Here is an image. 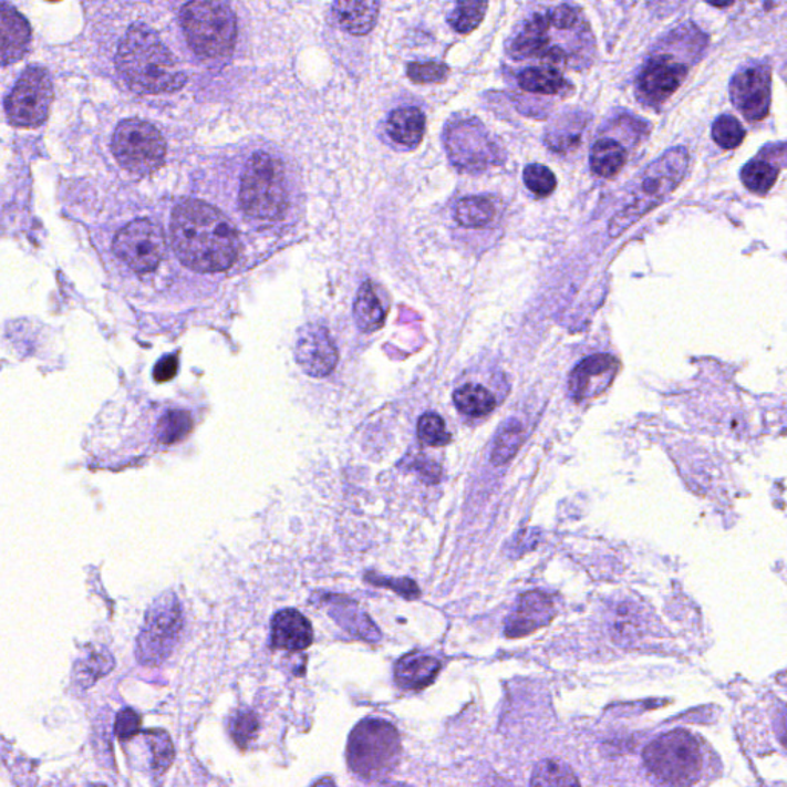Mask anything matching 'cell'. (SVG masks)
Returning a JSON list of instances; mask_svg holds the SVG:
<instances>
[{
  "mask_svg": "<svg viewBox=\"0 0 787 787\" xmlns=\"http://www.w3.org/2000/svg\"><path fill=\"white\" fill-rule=\"evenodd\" d=\"M591 54L594 50L587 19L580 8L559 6L532 14L514 35L508 53L516 61L540 59L556 65L579 69L588 59L569 46Z\"/></svg>",
  "mask_w": 787,
  "mask_h": 787,
  "instance_id": "obj_2",
  "label": "cell"
},
{
  "mask_svg": "<svg viewBox=\"0 0 787 787\" xmlns=\"http://www.w3.org/2000/svg\"><path fill=\"white\" fill-rule=\"evenodd\" d=\"M619 362L611 354H596L581 360L572 371L569 387L576 401H587L604 393L614 382Z\"/></svg>",
  "mask_w": 787,
  "mask_h": 787,
  "instance_id": "obj_17",
  "label": "cell"
},
{
  "mask_svg": "<svg viewBox=\"0 0 787 787\" xmlns=\"http://www.w3.org/2000/svg\"><path fill=\"white\" fill-rule=\"evenodd\" d=\"M334 14L343 30L362 35L373 30L374 23L377 21L379 3L371 2V0L367 2L340 0L334 3Z\"/></svg>",
  "mask_w": 787,
  "mask_h": 787,
  "instance_id": "obj_25",
  "label": "cell"
},
{
  "mask_svg": "<svg viewBox=\"0 0 787 787\" xmlns=\"http://www.w3.org/2000/svg\"><path fill=\"white\" fill-rule=\"evenodd\" d=\"M296 359L311 377H325L338 365L339 353L325 328L307 325L299 332Z\"/></svg>",
  "mask_w": 787,
  "mask_h": 787,
  "instance_id": "obj_16",
  "label": "cell"
},
{
  "mask_svg": "<svg viewBox=\"0 0 787 787\" xmlns=\"http://www.w3.org/2000/svg\"><path fill=\"white\" fill-rule=\"evenodd\" d=\"M553 617H556V604L551 596L540 591L528 592L521 597L517 608L506 620L505 634L509 639L532 634L537 629L551 623Z\"/></svg>",
  "mask_w": 787,
  "mask_h": 787,
  "instance_id": "obj_18",
  "label": "cell"
},
{
  "mask_svg": "<svg viewBox=\"0 0 787 787\" xmlns=\"http://www.w3.org/2000/svg\"><path fill=\"white\" fill-rule=\"evenodd\" d=\"M354 318L360 330L366 332L379 330L385 323V310L370 282L360 287L354 304Z\"/></svg>",
  "mask_w": 787,
  "mask_h": 787,
  "instance_id": "obj_27",
  "label": "cell"
},
{
  "mask_svg": "<svg viewBox=\"0 0 787 787\" xmlns=\"http://www.w3.org/2000/svg\"><path fill=\"white\" fill-rule=\"evenodd\" d=\"M425 114L415 106H403L391 113L387 118V133L391 138L406 148L421 145L425 134Z\"/></svg>",
  "mask_w": 787,
  "mask_h": 787,
  "instance_id": "obj_22",
  "label": "cell"
},
{
  "mask_svg": "<svg viewBox=\"0 0 787 787\" xmlns=\"http://www.w3.org/2000/svg\"><path fill=\"white\" fill-rule=\"evenodd\" d=\"M531 787H581L573 770L560 760H543L534 769Z\"/></svg>",
  "mask_w": 787,
  "mask_h": 787,
  "instance_id": "obj_31",
  "label": "cell"
},
{
  "mask_svg": "<svg viewBox=\"0 0 787 787\" xmlns=\"http://www.w3.org/2000/svg\"><path fill=\"white\" fill-rule=\"evenodd\" d=\"M93 787H106V786H93Z\"/></svg>",
  "mask_w": 787,
  "mask_h": 787,
  "instance_id": "obj_47",
  "label": "cell"
},
{
  "mask_svg": "<svg viewBox=\"0 0 787 787\" xmlns=\"http://www.w3.org/2000/svg\"><path fill=\"white\" fill-rule=\"evenodd\" d=\"M312 640L311 623L294 609H284L272 619L271 642L277 650L304 651L311 646Z\"/></svg>",
  "mask_w": 787,
  "mask_h": 787,
  "instance_id": "obj_20",
  "label": "cell"
},
{
  "mask_svg": "<svg viewBox=\"0 0 787 787\" xmlns=\"http://www.w3.org/2000/svg\"><path fill=\"white\" fill-rule=\"evenodd\" d=\"M165 249L164 231L148 219L132 221L114 239V252L136 272L156 270L164 259Z\"/></svg>",
  "mask_w": 787,
  "mask_h": 787,
  "instance_id": "obj_14",
  "label": "cell"
},
{
  "mask_svg": "<svg viewBox=\"0 0 787 787\" xmlns=\"http://www.w3.org/2000/svg\"><path fill=\"white\" fill-rule=\"evenodd\" d=\"M454 403L460 413L470 415V417H484V415L493 413L496 407L494 395L486 387L473 385V383L458 387L454 393Z\"/></svg>",
  "mask_w": 787,
  "mask_h": 787,
  "instance_id": "obj_30",
  "label": "cell"
},
{
  "mask_svg": "<svg viewBox=\"0 0 787 787\" xmlns=\"http://www.w3.org/2000/svg\"><path fill=\"white\" fill-rule=\"evenodd\" d=\"M442 664L437 659L423 654L403 656L395 664V683L406 691H422L437 679Z\"/></svg>",
  "mask_w": 787,
  "mask_h": 787,
  "instance_id": "obj_21",
  "label": "cell"
},
{
  "mask_svg": "<svg viewBox=\"0 0 787 787\" xmlns=\"http://www.w3.org/2000/svg\"><path fill=\"white\" fill-rule=\"evenodd\" d=\"M517 81L526 93L541 94V96L565 94L572 86L559 70L549 65L525 69L518 73Z\"/></svg>",
  "mask_w": 787,
  "mask_h": 787,
  "instance_id": "obj_23",
  "label": "cell"
},
{
  "mask_svg": "<svg viewBox=\"0 0 787 787\" xmlns=\"http://www.w3.org/2000/svg\"><path fill=\"white\" fill-rule=\"evenodd\" d=\"M30 45V23L14 7L0 3V65L21 61Z\"/></svg>",
  "mask_w": 787,
  "mask_h": 787,
  "instance_id": "obj_19",
  "label": "cell"
},
{
  "mask_svg": "<svg viewBox=\"0 0 787 787\" xmlns=\"http://www.w3.org/2000/svg\"><path fill=\"white\" fill-rule=\"evenodd\" d=\"M644 763L660 781L674 787H687L702 774V749L686 731H672L654 739L644 749Z\"/></svg>",
  "mask_w": 787,
  "mask_h": 787,
  "instance_id": "obj_9",
  "label": "cell"
},
{
  "mask_svg": "<svg viewBox=\"0 0 787 787\" xmlns=\"http://www.w3.org/2000/svg\"><path fill=\"white\" fill-rule=\"evenodd\" d=\"M114 667L113 655L106 650L91 651L76 664V680L83 687L93 686L99 679L105 677Z\"/></svg>",
  "mask_w": 787,
  "mask_h": 787,
  "instance_id": "obj_33",
  "label": "cell"
},
{
  "mask_svg": "<svg viewBox=\"0 0 787 787\" xmlns=\"http://www.w3.org/2000/svg\"><path fill=\"white\" fill-rule=\"evenodd\" d=\"M116 63L125 81L141 94L174 93L187 82L172 51L156 31L142 23L130 28L118 45Z\"/></svg>",
  "mask_w": 787,
  "mask_h": 787,
  "instance_id": "obj_3",
  "label": "cell"
},
{
  "mask_svg": "<svg viewBox=\"0 0 787 787\" xmlns=\"http://www.w3.org/2000/svg\"><path fill=\"white\" fill-rule=\"evenodd\" d=\"M524 429L518 421H509L505 423L504 428L498 433L496 445L493 451V462L496 465H505L516 456L518 448L524 443Z\"/></svg>",
  "mask_w": 787,
  "mask_h": 787,
  "instance_id": "obj_35",
  "label": "cell"
},
{
  "mask_svg": "<svg viewBox=\"0 0 787 787\" xmlns=\"http://www.w3.org/2000/svg\"><path fill=\"white\" fill-rule=\"evenodd\" d=\"M584 125H587V118H581L580 113L563 116L546 132V144L551 146L552 152H568L580 144Z\"/></svg>",
  "mask_w": 787,
  "mask_h": 787,
  "instance_id": "obj_28",
  "label": "cell"
},
{
  "mask_svg": "<svg viewBox=\"0 0 787 787\" xmlns=\"http://www.w3.org/2000/svg\"><path fill=\"white\" fill-rule=\"evenodd\" d=\"M731 101L749 122L767 117L773 102V71L766 63L739 70L731 81Z\"/></svg>",
  "mask_w": 787,
  "mask_h": 787,
  "instance_id": "obj_15",
  "label": "cell"
},
{
  "mask_svg": "<svg viewBox=\"0 0 787 787\" xmlns=\"http://www.w3.org/2000/svg\"><path fill=\"white\" fill-rule=\"evenodd\" d=\"M628 162L627 148L612 137H601L592 145L589 165L601 179H612Z\"/></svg>",
  "mask_w": 787,
  "mask_h": 787,
  "instance_id": "obj_24",
  "label": "cell"
},
{
  "mask_svg": "<svg viewBox=\"0 0 787 787\" xmlns=\"http://www.w3.org/2000/svg\"><path fill=\"white\" fill-rule=\"evenodd\" d=\"M330 614L342 624L351 634L365 639L367 642H377L381 639V632L377 627L367 619L365 612L360 611L355 607L354 601L342 599H331Z\"/></svg>",
  "mask_w": 787,
  "mask_h": 787,
  "instance_id": "obj_26",
  "label": "cell"
},
{
  "mask_svg": "<svg viewBox=\"0 0 787 787\" xmlns=\"http://www.w3.org/2000/svg\"><path fill=\"white\" fill-rule=\"evenodd\" d=\"M177 370H179V360H177L176 355H166L154 367V381L159 383L173 381L176 377Z\"/></svg>",
  "mask_w": 787,
  "mask_h": 787,
  "instance_id": "obj_44",
  "label": "cell"
},
{
  "mask_svg": "<svg viewBox=\"0 0 787 787\" xmlns=\"http://www.w3.org/2000/svg\"><path fill=\"white\" fill-rule=\"evenodd\" d=\"M172 240L180 262L197 272L228 270L239 256L236 228L207 201L187 200L174 209Z\"/></svg>",
  "mask_w": 787,
  "mask_h": 787,
  "instance_id": "obj_1",
  "label": "cell"
},
{
  "mask_svg": "<svg viewBox=\"0 0 787 787\" xmlns=\"http://www.w3.org/2000/svg\"><path fill=\"white\" fill-rule=\"evenodd\" d=\"M488 3L486 2H460L451 11L448 22L458 34L473 33L481 22H484Z\"/></svg>",
  "mask_w": 787,
  "mask_h": 787,
  "instance_id": "obj_36",
  "label": "cell"
},
{
  "mask_svg": "<svg viewBox=\"0 0 787 787\" xmlns=\"http://www.w3.org/2000/svg\"><path fill=\"white\" fill-rule=\"evenodd\" d=\"M141 715H138L136 711L132 710V707H125V710L118 712L116 717V726H114V731H116L118 739H122V742H128V739L136 737V735L141 733Z\"/></svg>",
  "mask_w": 787,
  "mask_h": 787,
  "instance_id": "obj_43",
  "label": "cell"
},
{
  "mask_svg": "<svg viewBox=\"0 0 787 787\" xmlns=\"http://www.w3.org/2000/svg\"><path fill=\"white\" fill-rule=\"evenodd\" d=\"M739 177L750 193L765 196L778 179V168L765 159H754L743 166Z\"/></svg>",
  "mask_w": 787,
  "mask_h": 787,
  "instance_id": "obj_32",
  "label": "cell"
},
{
  "mask_svg": "<svg viewBox=\"0 0 787 787\" xmlns=\"http://www.w3.org/2000/svg\"><path fill=\"white\" fill-rule=\"evenodd\" d=\"M690 152L684 146H674L652 162L629 193L628 204L609 221V237L617 239L622 236L648 213L662 205L680 187L690 172Z\"/></svg>",
  "mask_w": 787,
  "mask_h": 787,
  "instance_id": "obj_5",
  "label": "cell"
},
{
  "mask_svg": "<svg viewBox=\"0 0 787 787\" xmlns=\"http://www.w3.org/2000/svg\"><path fill=\"white\" fill-rule=\"evenodd\" d=\"M407 76L415 83H442L448 77V66L438 62H414L407 66Z\"/></svg>",
  "mask_w": 787,
  "mask_h": 787,
  "instance_id": "obj_42",
  "label": "cell"
},
{
  "mask_svg": "<svg viewBox=\"0 0 787 787\" xmlns=\"http://www.w3.org/2000/svg\"><path fill=\"white\" fill-rule=\"evenodd\" d=\"M312 787H338V786L334 785V781H332L331 778H323V780L315 783V785Z\"/></svg>",
  "mask_w": 787,
  "mask_h": 787,
  "instance_id": "obj_45",
  "label": "cell"
},
{
  "mask_svg": "<svg viewBox=\"0 0 787 787\" xmlns=\"http://www.w3.org/2000/svg\"><path fill=\"white\" fill-rule=\"evenodd\" d=\"M193 429V418L187 411H169L157 423V441L173 445L184 441Z\"/></svg>",
  "mask_w": 787,
  "mask_h": 787,
  "instance_id": "obj_34",
  "label": "cell"
},
{
  "mask_svg": "<svg viewBox=\"0 0 787 787\" xmlns=\"http://www.w3.org/2000/svg\"><path fill=\"white\" fill-rule=\"evenodd\" d=\"M113 153L126 172L146 176L164 164L166 144L156 126L128 118L114 132Z\"/></svg>",
  "mask_w": 787,
  "mask_h": 787,
  "instance_id": "obj_11",
  "label": "cell"
},
{
  "mask_svg": "<svg viewBox=\"0 0 787 787\" xmlns=\"http://www.w3.org/2000/svg\"><path fill=\"white\" fill-rule=\"evenodd\" d=\"M240 205L257 220H276L283 215L288 187L282 162L265 152H257L248 160L240 184Z\"/></svg>",
  "mask_w": 787,
  "mask_h": 787,
  "instance_id": "obj_8",
  "label": "cell"
},
{
  "mask_svg": "<svg viewBox=\"0 0 787 787\" xmlns=\"http://www.w3.org/2000/svg\"><path fill=\"white\" fill-rule=\"evenodd\" d=\"M401 735L382 718H366L354 727L348 739L350 769L365 780H382L401 762Z\"/></svg>",
  "mask_w": 787,
  "mask_h": 787,
  "instance_id": "obj_6",
  "label": "cell"
},
{
  "mask_svg": "<svg viewBox=\"0 0 787 787\" xmlns=\"http://www.w3.org/2000/svg\"><path fill=\"white\" fill-rule=\"evenodd\" d=\"M375 787H410V786L403 785V783L382 781V783H379V785Z\"/></svg>",
  "mask_w": 787,
  "mask_h": 787,
  "instance_id": "obj_46",
  "label": "cell"
},
{
  "mask_svg": "<svg viewBox=\"0 0 787 787\" xmlns=\"http://www.w3.org/2000/svg\"><path fill=\"white\" fill-rule=\"evenodd\" d=\"M53 82L42 66L23 71L6 101L7 116L21 128H35L46 121L53 102Z\"/></svg>",
  "mask_w": 787,
  "mask_h": 787,
  "instance_id": "obj_13",
  "label": "cell"
},
{
  "mask_svg": "<svg viewBox=\"0 0 787 787\" xmlns=\"http://www.w3.org/2000/svg\"><path fill=\"white\" fill-rule=\"evenodd\" d=\"M745 137V126L742 125L737 117L731 116V114H722V116L715 118L714 125H712V138H714L719 148H738Z\"/></svg>",
  "mask_w": 787,
  "mask_h": 787,
  "instance_id": "obj_37",
  "label": "cell"
},
{
  "mask_svg": "<svg viewBox=\"0 0 787 787\" xmlns=\"http://www.w3.org/2000/svg\"><path fill=\"white\" fill-rule=\"evenodd\" d=\"M184 619L179 600L165 592L146 611L144 627L137 636L136 656L144 666H159L179 642Z\"/></svg>",
  "mask_w": 787,
  "mask_h": 787,
  "instance_id": "obj_10",
  "label": "cell"
},
{
  "mask_svg": "<svg viewBox=\"0 0 787 787\" xmlns=\"http://www.w3.org/2000/svg\"><path fill=\"white\" fill-rule=\"evenodd\" d=\"M496 217V207L489 197L470 196L458 201L456 220L462 227L478 229L488 227Z\"/></svg>",
  "mask_w": 787,
  "mask_h": 787,
  "instance_id": "obj_29",
  "label": "cell"
},
{
  "mask_svg": "<svg viewBox=\"0 0 787 787\" xmlns=\"http://www.w3.org/2000/svg\"><path fill=\"white\" fill-rule=\"evenodd\" d=\"M446 152L453 165L465 173H480L500 164L504 153L477 118H457L446 126Z\"/></svg>",
  "mask_w": 787,
  "mask_h": 787,
  "instance_id": "obj_12",
  "label": "cell"
},
{
  "mask_svg": "<svg viewBox=\"0 0 787 787\" xmlns=\"http://www.w3.org/2000/svg\"><path fill=\"white\" fill-rule=\"evenodd\" d=\"M417 431L421 442L426 446H445L451 441L445 422L441 415L434 413L422 415Z\"/></svg>",
  "mask_w": 787,
  "mask_h": 787,
  "instance_id": "obj_41",
  "label": "cell"
},
{
  "mask_svg": "<svg viewBox=\"0 0 787 787\" xmlns=\"http://www.w3.org/2000/svg\"><path fill=\"white\" fill-rule=\"evenodd\" d=\"M667 35L675 50H671L663 39L662 46L655 49L644 62L635 82L639 102L654 108H659L677 93L690 74L691 63L702 58L707 45V35L694 27V23H684Z\"/></svg>",
  "mask_w": 787,
  "mask_h": 787,
  "instance_id": "obj_4",
  "label": "cell"
},
{
  "mask_svg": "<svg viewBox=\"0 0 787 787\" xmlns=\"http://www.w3.org/2000/svg\"><path fill=\"white\" fill-rule=\"evenodd\" d=\"M257 733H259V719H257L255 712L239 710L229 718V735L242 749H247Z\"/></svg>",
  "mask_w": 787,
  "mask_h": 787,
  "instance_id": "obj_39",
  "label": "cell"
},
{
  "mask_svg": "<svg viewBox=\"0 0 787 787\" xmlns=\"http://www.w3.org/2000/svg\"><path fill=\"white\" fill-rule=\"evenodd\" d=\"M524 182L529 191L539 197L551 196L557 188L556 174L541 164H529L525 166Z\"/></svg>",
  "mask_w": 787,
  "mask_h": 787,
  "instance_id": "obj_40",
  "label": "cell"
},
{
  "mask_svg": "<svg viewBox=\"0 0 787 787\" xmlns=\"http://www.w3.org/2000/svg\"><path fill=\"white\" fill-rule=\"evenodd\" d=\"M182 27L194 53L205 61H225L237 38L235 11L225 2H189L182 8Z\"/></svg>",
  "mask_w": 787,
  "mask_h": 787,
  "instance_id": "obj_7",
  "label": "cell"
},
{
  "mask_svg": "<svg viewBox=\"0 0 787 787\" xmlns=\"http://www.w3.org/2000/svg\"><path fill=\"white\" fill-rule=\"evenodd\" d=\"M149 749L153 755V770L162 775L169 769L174 760V746L168 733L162 729H153L146 733Z\"/></svg>",
  "mask_w": 787,
  "mask_h": 787,
  "instance_id": "obj_38",
  "label": "cell"
}]
</instances>
